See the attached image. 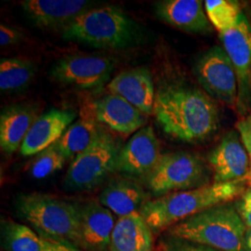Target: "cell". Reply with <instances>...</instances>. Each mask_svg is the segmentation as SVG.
I'll use <instances>...</instances> for the list:
<instances>
[{"label":"cell","mask_w":251,"mask_h":251,"mask_svg":"<svg viewBox=\"0 0 251 251\" xmlns=\"http://www.w3.org/2000/svg\"><path fill=\"white\" fill-rule=\"evenodd\" d=\"M153 115L166 134L185 143L204 141L215 132L219 123L211 97L184 85H169L157 90Z\"/></svg>","instance_id":"obj_1"},{"label":"cell","mask_w":251,"mask_h":251,"mask_svg":"<svg viewBox=\"0 0 251 251\" xmlns=\"http://www.w3.org/2000/svg\"><path fill=\"white\" fill-rule=\"evenodd\" d=\"M38 116V107L33 103H16L4 108L0 115V146L11 154L24 143Z\"/></svg>","instance_id":"obj_18"},{"label":"cell","mask_w":251,"mask_h":251,"mask_svg":"<svg viewBox=\"0 0 251 251\" xmlns=\"http://www.w3.org/2000/svg\"><path fill=\"white\" fill-rule=\"evenodd\" d=\"M92 110L97 121L120 134L128 135L144 127V113L121 96L109 93L93 102Z\"/></svg>","instance_id":"obj_16"},{"label":"cell","mask_w":251,"mask_h":251,"mask_svg":"<svg viewBox=\"0 0 251 251\" xmlns=\"http://www.w3.org/2000/svg\"><path fill=\"white\" fill-rule=\"evenodd\" d=\"M235 207L245 225L251 229V187L245 190Z\"/></svg>","instance_id":"obj_29"},{"label":"cell","mask_w":251,"mask_h":251,"mask_svg":"<svg viewBox=\"0 0 251 251\" xmlns=\"http://www.w3.org/2000/svg\"><path fill=\"white\" fill-rule=\"evenodd\" d=\"M237 129L240 133L241 141L249 152L250 159H251V169L245 180L251 182V118L240 121L237 124Z\"/></svg>","instance_id":"obj_30"},{"label":"cell","mask_w":251,"mask_h":251,"mask_svg":"<svg viewBox=\"0 0 251 251\" xmlns=\"http://www.w3.org/2000/svg\"><path fill=\"white\" fill-rule=\"evenodd\" d=\"M120 151L117 141L102 131L90 148L73 159L63 180L64 185L79 191L96 187L117 171Z\"/></svg>","instance_id":"obj_6"},{"label":"cell","mask_w":251,"mask_h":251,"mask_svg":"<svg viewBox=\"0 0 251 251\" xmlns=\"http://www.w3.org/2000/svg\"><path fill=\"white\" fill-rule=\"evenodd\" d=\"M206 16L220 34L235 26L243 15L240 5L232 0H206Z\"/></svg>","instance_id":"obj_25"},{"label":"cell","mask_w":251,"mask_h":251,"mask_svg":"<svg viewBox=\"0 0 251 251\" xmlns=\"http://www.w3.org/2000/svg\"><path fill=\"white\" fill-rule=\"evenodd\" d=\"M75 118L73 111L61 109H51L40 115L26 135L20 152L24 156H30L57 143Z\"/></svg>","instance_id":"obj_17"},{"label":"cell","mask_w":251,"mask_h":251,"mask_svg":"<svg viewBox=\"0 0 251 251\" xmlns=\"http://www.w3.org/2000/svg\"><path fill=\"white\" fill-rule=\"evenodd\" d=\"M195 73L206 93L228 106H235L238 95L236 73L224 48L214 47L198 60Z\"/></svg>","instance_id":"obj_9"},{"label":"cell","mask_w":251,"mask_h":251,"mask_svg":"<svg viewBox=\"0 0 251 251\" xmlns=\"http://www.w3.org/2000/svg\"><path fill=\"white\" fill-rule=\"evenodd\" d=\"M66 40L106 50H121L137 41V25L115 6L93 8L62 31Z\"/></svg>","instance_id":"obj_4"},{"label":"cell","mask_w":251,"mask_h":251,"mask_svg":"<svg viewBox=\"0 0 251 251\" xmlns=\"http://www.w3.org/2000/svg\"><path fill=\"white\" fill-rule=\"evenodd\" d=\"M107 89L110 93L126 100L144 115L153 114L155 92L147 67H136L119 73L108 83Z\"/></svg>","instance_id":"obj_14"},{"label":"cell","mask_w":251,"mask_h":251,"mask_svg":"<svg viewBox=\"0 0 251 251\" xmlns=\"http://www.w3.org/2000/svg\"><path fill=\"white\" fill-rule=\"evenodd\" d=\"M36 74L35 63L24 58H2L0 60V90L17 91L26 88Z\"/></svg>","instance_id":"obj_24"},{"label":"cell","mask_w":251,"mask_h":251,"mask_svg":"<svg viewBox=\"0 0 251 251\" xmlns=\"http://www.w3.org/2000/svg\"><path fill=\"white\" fill-rule=\"evenodd\" d=\"M25 38L24 33L16 27L7 25H0V45L1 47L16 45Z\"/></svg>","instance_id":"obj_28"},{"label":"cell","mask_w":251,"mask_h":251,"mask_svg":"<svg viewBox=\"0 0 251 251\" xmlns=\"http://www.w3.org/2000/svg\"><path fill=\"white\" fill-rule=\"evenodd\" d=\"M28 19L43 30H61L68 26L94 4L85 0H25L21 2Z\"/></svg>","instance_id":"obj_11"},{"label":"cell","mask_w":251,"mask_h":251,"mask_svg":"<svg viewBox=\"0 0 251 251\" xmlns=\"http://www.w3.org/2000/svg\"><path fill=\"white\" fill-rule=\"evenodd\" d=\"M155 12L160 20L181 30L195 33L210 31L209 20L203 9L202 1H160L155 5Z\"/></svg>","instance_id":"obj_19"},{"label":"cell","mask_w":251,"mask_h":251,"mask_svg":"<svg viewBox=\"0 0 251 251\" xmlns=\"http://www.w3.org/2000/svg\"><path fill=\"white\" fill-rule=\"evenodd\" d=\"M245 192L244 180L206 184L146 201L139 211L152 230L171 228L212 206L230 202Z\"/></svg>","instance_id":"obj_2"},{"label":"cell","mask_w":251,"mask_h":251,"mask_svg":"<svg viewBox=\"0 0 251 251\" xmlns=\"http://www.w3.org/2000/svg\"><path fill=\"white\" fill-rule=\"evenodd\" d=\"M240 139L234 132L229 133L210 152L208 160L214 171V182L226 183L245 180L248 176L251 159Z\"/></svg>","instance_id":"obj_13"},{"label":"cell","mask_w":251,"mask_h":251,"mask_svg":"<svg viewBox=\"0 0 251 251\" xmlns=\"http://www.w3.org/2000/svg\"><path fill=\"white\" fill-rule=\"evenodd\" d=\"M224 49L236 73L238 95L235 108L241 116L251 110V25L243 14L235 26L221 34Z\"/></svg>","instance_id":"obj_10"},{"label":"cell","mask_w":251,"mask_h":251,"mask_svg":"<svg viewBox=\"0 0 251 251\" xmlns=\"http://www.w3.org/2000/svg\"><path fill=\"white\" fill-rule=\"evenodd\" d=\"M19 213L48 239L80 247L79 206L50 195L33 193L18 198Z\"/></svg>","instance_id":"obj_5"},{"label":"cell","mask_w":251,"mask_h":251,"mask_svg":"<svg viewBox=\"0 0 251 251\" xmlns=\"http://www.w3.org/2000/svg\"><path fill=\"white\" fill-rule=\"evenodd\" d=\"M164 251H221L196 243L188 242L178 238L169 240L164 244Z\"/></svg>","instance_id":"obj_27"},{"label":"cell","mask_w":251,"mask_h":251,"mask_svg":"<svg viewBox=\"0 0 251 251\" xmlns=\"http://www.w3.org/2000/svg\"><path fill=\"white\" fill-rule=\"evenodd\" d=\"M206 167L202 159L187 152L162 154L147 175V185L156 196L186 191L206 185Z\"/></svg>","instance_id":"obj_7"},{"label":"cell","mask_w":251,"mask_h":251,"mask_svg":"<svg viewBox=\"0 0 251 251\" xmlns=\"http://www.w3.org/2000/svg\"><path fill=\"white\" fill-rule=\"evenodd\" d=\"M247 226L235 206L229 203L212 206L173 225L174 238L207 246L221 251H251Z\"/></svg>","instance_id":"obj_3"},{"label":"cell","mask_w":251,"mask_h":251,"mask_svg":"<svg viewBox=\"0 0 251 251\" xmlns=\"http://www.w3.org/2000/svg\"><path fill=\"white\" fill-rule=\"evenodd\" d=\"M101 132L95 118L81 117L66 129L57 145L66 159H75L90 148Z\"/></svg>","instance_id":"obj_22"},{"label":"cell","mask_w":251,"mask_h":251,"mask_svg":"<svg viewBox=\"0 0 251 251\" xmlns=\"http://www.w3.org/2000/svg\"><path fill=\"white\" fill-rule=\"evenodd\" d=\"M99 199L102 206L120 218L141 210L146 202V193L136 181L118 179L102 190Z\"/></svg>","instance_id":"obj_21"},{"label":"cell","mask_w":251,"mask_h":251,"mask_svg":"<svg viewBox=\"0 0 251 251\" xmlns=\"http://www.w3.org/2000/svg\"><path fill=\"white\" fill-rule=\"evenodd\" d=\"M115 69V62L100 54H70L58 60L50 75L63 85L79 89L101 88Z\"/></svg>","instance_id":"obj_8"},{"label":"cell","mask_w":251,"mask_h":251,"mask_svg":"<svg viewBox=\"0 0 251 251\" xmlns=\"http://www.w3.org/2000/svg\"><path fill=\"white\" fill-rule=\"evenodd\" d=\"M66 157L60 151L57 143L36 154L30 172L35 179H44L54 172L63 169Z\"/></svg>","instance_id":"obj_26"},{"label":"cell","mask_w":251,"mask_h":251,"mask_svg":"<svg viewBox=\"0 0 251 251\" xmlns=\"http://www.w3.org/2000/svg\"><path fill=\"white\" fill-rule=\"evenodd\" d=\"M110 251H152V229L140 212L118 218Z\"/></svg>","instance_id":"obj_20"},{"label":"cell","mask_w":251,"mask_h":251,"mask_svg":"<svg viewBox=\"0 0 251 251\" xmlns=\"http://www.w3.org/2000/svg\"><path fill=\"white\" fill-rule=\"evenodd\" d=\"M160 144L151 126L135 133L119 152L117 170L133 176L148 175L160 160Z\"/></svg>","instance_id":"obj_12"},{"label":"cell","mask_w":251,"mask_h":251,"mask_svg":"<svg viewBox=\"0 0 251 251\" xmlns=\"http://www.w3.org/2000/svg\"><path fill=\"white\" fill-rule=\"evenodd\" d=\"M247 244H248L250 251H251V229H249V228L247 230Z\"/></svg>","instance_id":"obj_31"},{"label":"cell","mask_w":251,"mask_h":251,"mask_svg":"<svg viewBox=\"0 0 251 251\" xmlns=\"http://www.w3.org/2000/svg\"><path fill=\"white\" fill-rule=\"evenodd\" d=\"M6 244L9 251H78L72 246L40 236L26 225L16 223L7 225Z\"/></svg>","instance_id":"obj_23"},{"label":"cell","mask_w":251,"mask_h":251,"mask_svg":"<svg viewBox=\"0 0 251 251\" xmlns=\"http://www.w3.org/2000/svg\"><path fill=\"white\" fill-rule=\"evenodd\" d=\"M80 247L89 251L110 250L111 237L117 221L105 206L96 201L79 206Z\"/></svg>","instance_id":"obj_15"}]
</instances>
